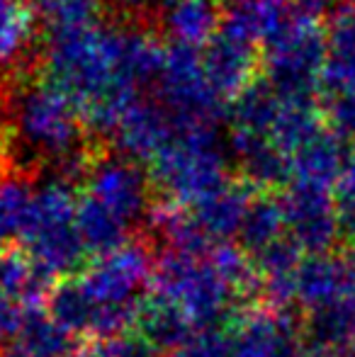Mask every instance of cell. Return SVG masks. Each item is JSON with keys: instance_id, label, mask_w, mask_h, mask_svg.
Segmentation results:
<instances>
[{"instance_id": "1", "label": "cell", "mask_w": 355, "mask_h": 357, "mask_svg": "<svg viewBox=\"0 0 355 357\" xmlns=\"http://www.w3.org/2000/svg\"><path fill=\"white\" fill-rule=\"evenodd\" d=\"M0 117L13 142V153H24V170L49 165L52 175L81 183L100 142L90 137L78 107L42 71L15 78L0 88ZM20 165V160H17Z\"/></svg>"}, {"instance_id": "2", "label": "cell", "mask_w": 355, "mask_h": 357, "mask_svg": "<svg viewBox=\"0 0 355 357\" xmlns=\"http://www.w3.org/2000/svg\"><path fill=\"white\" fill-rule=\"evenodd\" d=\"M217 129L219 124L178 119L173 139L149 163L158 202L192 207L232 183V151Z\"/></svg>"}, {"instance_id": "3", "label": "cell", "mask_w": 355, "mask_h": 357, "mask_svg": "<svg viewBox=\"0 0 355 357\" xmlns=\"http://www.w3.org/2000/svg\"><path fill=\"white\" fill-rule=\"evenodd\" d=\"M78 183L63 175H49L34 190L32 209L22 234V250L44 275L73 278L86 263V245L78 231Z\"/></svg>"}, {"instance_id": "4", "label": "cell", "mask_w": 355, "mask_h": 357, "mask_svg": "<svg viewBox=\"0 0 355 357\" xmlns=\"http://www.w3.org/2000/svg\"><path fill=\"white\" fill-rule=\"evenodd\" d=\"M328 49V22L307 17L289 5V15L263 49V80L278 95L319 102Z\"/></svg>"}, {"instance_id": "5", "label": "cell", "mask_w": 355, "mask_h": 357, "mask_svg": "<svg viewBox=\"0 0 355 357\" xmlns=\"http://www.w3.org/2000/svg\"><path fill=\"white\" fill-rule=\"evenodd\" d=\"M151 291L178 304L197 331L229 328L251 309L217 273L209 255L163 253L153 270Z\"/></svg>"}, {"instance_id": "6", "label": "cell", "mask_w": 355, "mask_h": 357, "mask_svg": "<svg viewBox=\"0 0 355 357\" xmlns=\"http://www.w3.org/2000/svg\"><path fill=\"white\" fill-rule=\"evenodd\" d=\"M78 188L83 197L93 199L132 231L142 221H149L156 204L149 170L117 151H105L103 144L95 149Z\"/></svg>"}, {"instance_id": "7", "label": "cell", "mask_w": 355, "mask_h": 357, "mask_svg": "<svg viewBox=\"0 0 355 357\" xmlns=\"http://www.w3.org/2000/svg\"><path fill=\"white\" fill-rule=\"evenodd\" d=\"M153 90V98L183 122L219 124L227 119V105L217 98L204 73L202 52L168 44L166 63Z\"/></svg>"}, {"instance_id": "8", "label": "cell", "mask_w": 355, "mask_h": 357, "mask_svg": "<svg viewBox=\"0 0 355 357\" xmlns=\"http://www.w3.org/2000/svg\"><path fill=\"white\" fill-rule=\"evenodd\" d=\"M278 197L287 238L304 255L333 253V245L343 238L336 192L331 188L294 180L282 192H278Z\"/></svg>"}, {"instance_id": "9", "label": "cell", "mask_w": 355, "mask_h": 357, "mask_svg": "<svg viewBox=\"0 0 355 357\" xmlns=\"http://www.w3.org/2000/svg\"><path fill=\"white\" fill-rule=\"evenodd\" d=\"M54 284L22 248L0 250V338L17 340L27 321L44 309Z\"/></svg>"}, {"instance_id": "10", "label": "cell", "mask_w": 355, "mask_h": 357, "mask_svg": "<svg viewBox=\"0 0 355 357\" xmlns=\"http://www.w3.org/2000/svg\"><path fill=\"white\" fill-rule=\"evenodd\" d=\"M232 357H302V319L287 309L258 304L246 309L229 326Z\"/></svg>"}, {"instance_id": "11", "label": "cell", "mask_w": 355, "mask_h": 357, "mask_svg": "<svg viewBox=\"0 0 355 357\" xmlns=\"http://www.w3.org/2000/svg\"><path fill=\"white\" fill-rule=\"evenodd\" d=\"M204 73L224 105L236 102L251 85L263 78V52L258 47L222 32L202 52Z\"/></svg>"}, {"instance_id": "12", "label": "cell", "mask_w": 355, "mask_h": 357, "mask_svg": "<svg viewBox=\"0 0 355 357\" xmlns=\"http://www.w3.org/2000/svg\"><path fill=\"white\" fill-rule=\"evenodd\" d=\"M178 119L153 95H144L124 112L109 142L117 153L149 165L173 139Z\"/></svg>"}, {"instance_id": "13", "label": "cell", "mask_w": 355, "mask_h": 357, "mask_svg": "<svg viewBox=\"0 0 355 357\" xmlns=\"http://www.w3.org/2000/svg\"><path fill=\"white\" fill-rule=\"evenodd\" d=\"M227 0H163L161 37L168 44L204 52L219 34Z\"/></svg>"}, {"instance_id": "14", "label": "cell", "mask_w": 355, "mask_h": 357, "mask_svg": "<svg viewBox=\"0 0 355 357\" xmlns=\"http://www.w3.org/2000/svg\"><path fill=\"white\" fill-rule=\"evenodd\" d=\"M253 197H256V190L241 178H234L227 188L185 209L212 243H234L239 238V231H241Z\"/></svg>"}, {"instance_id": "15", "label": "cell", "mask_w": 355, "mask_h": 357, "mask_svg": "<svg viewBox=\"0 0 355 357\" xmlns=\"http://www.w3.org/2000/svg\"><path fill=\"white\" fill-rule=\"evenodd\" d=\"M134 331L144 340H149L161 355L178 353L180 348H185L199 333L192 319L178 304H173L171 299L156 294V291H149L146 299L142 301Z\"/></svg>"}, {"instance_id": "16", "label": "cell", "mask_w": 355, "mask_h": 357, "mask_svg": "<svg viewBox=\"0 0 355 357\" xmlns=\"http://www.w3.org/2000/svg\"><path fill=\"white\" fill-rule=\"evenodd\" d=\"M346 139H341L336 132L324 124L307 144L297 149L292 155L289 165H292V183H309V185H322V188L336 190L338 180H341L343 165H346L348 151Z\"/></svg>"}, {"instance_id": "17", "label": "cell", "mask_w": 355, "mask_h": 357, "mask_svg": "<svg viewBox=\"0 0 355 357\" xmlns=\"http://www.w3.org/2000/svg\"><path fill=\"white\" fill-rule=\"evenodd\" d=\"M39 34V17L29 0H0V73L22 68Z\"/></svg>"}, {"instance_id": "18", "label": "cell", "mask_w": 355, "mask_h": 357, "mask_svg": "<svg viewBox=\"0 0 355 357\" xmlns=\"http://www.w3.org/2000/svg\"><path fill=\"white\" fill-rule=\"evenodd\" d=\"M34 188L29 173L20 168L0 170V250L22 241L24 226L32 209Z\"/></svg>"}, {"instance_id": "19", "label": "cell", "mask_w": 355, "mask_h": 357, "mask_svg": "<svg viewBox=\"0 0 355 357\" xmlns=\"http://www.w3.org/2000/svg\"><path fill=\"white\" fill-rule=\"evenodd\" d=\"M105 0H34L44 39L63 37L105 22Z\"/></svg>"}, {"instance_id": "20", "label": "cell", "mask_w": 355, "mask_h": 357, "mask_svg": "<svg viewBox=\"0 0 355 357\" xmlns=\"http://www.w3.org/2000/svg\"><path fill=\"white\" fill-rule=\"evenodd\" d=\"M285 236L287 234H285V219L278 192H256L241 231H239V248L251 258H258L263 250H268Z\"/></svg>"}, {"instance_id": "21", "label": "cell", "mask_w": 355, "mask_h": 357, "mask_svg": "<svg viewBox=\"0 0 355 357\" xmlns=\"http://www.w3.org/2000/svg\"><path fill=\"white\" fill-rule=\"evenodd\" d=\"M78 231H81L83 245L88 253H93V258L109 253L134 238V231L129 226L105 212L93 199L83 197L81 192H78Z\"/></svg>"}, {"instance_id": "22", "label": "cell", "mask_w": 355, "mask_h": 357, "mask_svg": "<svg viewBox=\"0 0 355 357\" xmlns=\"http://www.w3.org/2000/svg\"><path fill=\"white\" fill-rule=\"evenodd\" d=\"M13 343H20L37 357H78L83 350L76 335H71L63 326H59L47 309L37 311Z\"/></svg>"}, {"instance_id": "23", "label": "cell", "mask_w": 355, "mask_h": 357, "mask_svg": "<svg viewBox=\"0 0 355 357\" xmlns=\"http://www.w3.org/2000/svg\"><path fill=\"white\" fill-rule=\"evenodd\" d=\"M333 192H336L338 219H341V236L343 241H348V248H351L355 245V142L351 144L341 180Z\"/></svg>"}, {"instance_id": "24", "label": "cell", "mask_w": 355, "mask_h": 357, "mask_svg": "<svg viewBox=\"0 0 355 357\" xmlns=\"http://www.w3.org/2000/svg\"><path fill=\"white\" fill-rule=\"evenodd\" d=\"M78 357H163V355L139 333H127V335H119V338L90 340Z\"/></svg>"}, {"instance_id": "25", "label": "cell", "mask_w": 355, "mask_h": 357, "mask_svg": "<svg viewBox=\"0 0 355 357\" xmlns=\"http://www.w3.org/2000/svg\"><path fill=\"white\" fill-rule=\"evenodd\" d=\"M171 357H232L229 328L199 331L185 348H180Z\"/></svg>"}, {"instance_id": "26", "label": "cell", "mask_w": 355, "mask_h": 357, "mask_svg": "<svg viewBox=\"0 0 355 357\" xmlns=\"http://www.w3.org/2000/svg\"><path fill=\"white\" fill-rule=\"evenodd\" d=\"M112 8L122 10V13H142V10H149L153 5H158L161 0H105Z\"/></svg>"}, {"instance_id": "27", "label": "cell", "mask_w": 355, "mask_h": 357, "mask_svg": "<svg viewBox=\"0 0 355 357\" xmlns=\"http://www.w3.org/2000/svg\"><path fill=\"white\" fill-rule=\"evenodd\" d=\"M0 357H37L34 353H29L27 348H22L20 343H10L5 348H0Z\"/></svg>"}, {"instance_id": "28", "label": "cell", "mask_w": 355, "mask_h": 357, "mask_svg": "<svg viewBox=\"0 0 355 357\" xmlns=\"http://www.w3.org/2000/svg\"><path fill=\"white\" fill-rule=\"evenodd\" d=\"M8 142V129H5V124L0 122V144H5Z\"/></svg>"}, {"instance_id": "29", "label": "cell", "mask_w": 355, "mask_h": 357, "mask_svg": "<svg viewBox=\"0 0 355 357\" xmlns=\"http://www.w3.org/2000/svg\"><path fill=\"white\" fill-rule=\"evenodd\" d=\"M348 357H355V345H353V348H351V353H348Z\"/></svg>"}]
</instances>
